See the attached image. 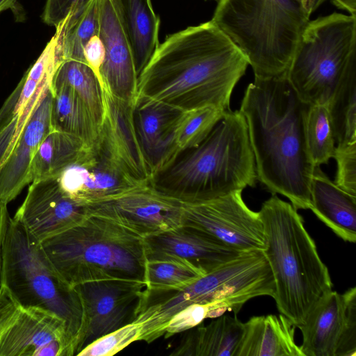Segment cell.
Segmentation results:
<instances>
[{"instance_id":"e0dca14e","label":"cell","mask_w":356,"mask_h":356,"mask_svg":"<svg viewBox=\"0 0 356 356\" xmlns=\"http://www.w3.org/2000/svg\"><path fill=\"white\" fill-rule=\"evenodd\" d=\"M0 356H67L64 321L41 308L20 307L0 338Z\"/></svg>"},{"instance_id":"3957f363","label":"cell","mask_w":356,"mask_h":356,"mask_svg":"<svg viewBox=\"0 0 356 356\" xmlns=\"http://www.w3.org/2000/svg\"><path fill=\"white\" fill-rule=\"evenodd\" d=\"M257 180L245 119L228 110L202 143L179 152L149 184L181 202H198L254 187Z\"/></svg>"},{"instance_id":"30bf717a","label":"cell","mask_w":356,"mask_h":356,"mask_svg":"<svg viewBox=\"0 0 356 356\" xmlns=\"http://www.w3.org/2000/svg\"><path fill=\"white\" fill-rule=\"evenodd\" d=\"M145 286L143 282L123 279L94 280L75 286L83 309L77 354L100 337L134 323Z\"/></svg>"},{"instance_id":"e575fe53","label":"cell","mask_w":356,"mask_h":356,"mask_svg":"<svg viewBox=\"0 0 356 356\" xmlns=\"http://www.w3.org/2000/svg\"><path fill=\"white\" fill-rule=\"evenodd\" d=\"M334 159L337 165L334 183L356 196V142L337 145Z\"/></svg>"},{"instance_id":"f546056e","label":"cell","mask_w":356,"mask_h":356,"mask_svg":"<svg viewBox=\"0 0 356 356\" xmlns=\"http://www.w3.org/2000/svg\"><path fill=\"white\" fill-rule=\"evenodd\" d=\"M327 107L336 146L356 142V71L346 77Z\"/></svg>"},{"instance_id":"b9f144b4","label":"cell","mask_w":356,"mask_h":356,"mask_svg":"<svg viewBox=\"0 0 356 356\" xmlns=\"http://www.w3.org/2000/svg\"><path fill=\"white\" fill-rule=\"evenodd\" d=\"M310 17L326 0H296ZM331 1V0H330Z\"/></svg>"},{"instance_id":"ab89813d","label":"cell","mask_w":356,"mask_h":356,"mask_svg":"<svg viewBox=\"0 0 356 356\" xmlns=\"http://www.w3.org/2000/svg\"><path fill=\"white\" fill-rule=\"evenodd\" d=\"M17 118L6 108H0V165L13 139Z\"/></svg>"},{"instance_id":"277c9868","label":"cell","mask_w":356,"mask_h":356,"mask_svg":"<svg viewBox=\"0 0 356 356\" xmlns=\"http://www.w3.org/2000/svg\"><path fill=\"white\" fill-rule=\"evenodd\" d=\"M259 213L265 233L262 252L275 287L273 298L280 313L298 327L317 301L332 290L329 270L291 204L273 194Z\"/></svg>"},{"instance_id":"ba28073f","label":"cell","mask_w":356,"mask_h":356,"mask_svg":"<svg viewBox=\"0 0 356 356\" xmlns=\"http://www.w3.org/2000/svg\"><path fill=\"white\" fill-rule=\"evenodd\" d=\"M355 71L356 15L332 13L308 22L286 76L302 102L327 105Z\"/></svg>"},{"instance_id":"8fae6325","label":"cell","mask_w":356,"mask_h":356,"mask_svg":"<svg viewBox=\"0 0 356 356\" xmlns=\"http://www.w3.org/2000/svg\"><path fill=\"white\" fill-rule=\"evenodd\" d=\"M298 328L304 356H355L356 288L323 296Z\"/></svg>"},{"instance_id":"9a60e30c","label":"cell","mask_w":356,"mask_h":356,"mask_svg":"<svg viewBox=\"0 0 356 356\" xmlns=\"http://www.w3.org/2000/svg\"><path fill=\"white\" fill-rule=\"evenodd\" d=\"M99 31L105 48L99 70L102 88L113 96L135 104L138 75L132 49L114 0H98Z\"/></svg>"},{"instance_id":"8d00e7d4","label":"cell","mask_w":356,"mask_h":356,"mask_svg":"<svg viewBox=\"0 0 356 356\" xmlns=\"http://www.w3.org/2000/svg\"><path fill=\"white\" fill-rule=\"evenodd\" d=\"M91 0H47L42 20L48 25L56 26L67 16L76 17Z\"/></svg>"},{"instance_id":"d6a6232c","label":"cell","mask_w":356,"mask_h":356,"mask_svg":"<svg viewBox=\"0 0 356 356\" xmlns=\"http://www.w3.org/2000/svg\"><path fill=\"white\" fill-rule=\"evenodd\" d=\"M205 273L195 266L174 259L147 260L145 282L151 289H173L195 282Z\"/></svg>"},{"instance_id":"836d02e7","label":"cell","mask_w":356,"mask_h":356,"mask_svg":"<svg viewBox=\"0 0 356 356\" xmlns=\"http://www.w3.org/2000/svg\"><path fill=\"white\" fill-rule=\"evenodd\" d=\"M140 326L132 323L97 339L83 348L78 356H112L138 341Z\"/></svg>"},{"instance_id":"d4e9b609","label":"cell","mask_w":356,"mask_h":356,"mask_svg":"<svg viewBox=\"0 0 356 356\" xmlns=\"http://www.w3.org/2000/svg\"><path fill=\"white\" fill-rule=\"evenodd\" d=\"M130 43L139 76L159 45V17L151 0H114Z\"/></svg>"},{"instance_id":"2e32d148","label":"cell","mask_w":356,"mask_h":356,"mask_svg":"<svg viewBox=\"0 0 356 356\" xmlns=\"http://www.w3.org/2000/svg\"><path fill=\"white\" fill-rule=\"evenodd\" d=\"M104 115L99 139L122 168L142 185L149 184L153 169L137 136L134 120V105L120 99L102 88Z\"/></svg>"},{"instance_id":"5b68a950","label":"cell","mask_w":356,"mask_h":356,"mask_svg":"<svg viewBox=\"0 0 356 356\" xmlns=\"http://www.w3.org/2000/svg\"><path fill=\"white\" fill-rule=\"evenodd\" d=\"M70 287L108 279L145 282L143 237L108 218L90 213L80 224L42 242Z\"/></svg>"},{"instance_id":"603a6c76","label":"cell","mask_w":356,"mask_h":356,"mask_svg":"<svg viewBox=\"0 0 356 356\" xmlns=\"http://www.w3.org/2000/svg\"><path fill=\"white\" fill-rule=\"evenodd\" d=\"M62 62L58 35L55 33L38 58L19 81L21 90L14 111L17 118L16 129L3 161L13 149L26 123L51 88L54 76Z\"/></svg>"},{"instance_id":"ee69618b","label":"cell","mask_w":356,"mask_h":356,"mask_svg":"<svg viewBox=\"0 0 356 356\" xmlns=\"http://www.w3.org/2000/svg\"><path fill=\"white\" fill-rule=\"evenodd\" d=\"M17 0H0V13L16 7Z\"/></svg>"},{"instance_id":"f1b7e54d","label":"cell","mask_w":356,"mask_h":356,"mask_svg":"<svg viewBox=\"0 0 356 356\" xmlns=\"http://www.w3.org/2000/svg\"><path fill=\"white\" fill-rule=\"evenodd\" d=\"M99 31L98 0H91L74 18L67 16L56 26L58 45L63 60L85 63L83 48L90 38Z\"/></svg>"},{"instance_id":"4fadbf2b","label":"cell","mask_w":356,"mask_h":356,"mask_svg":"<svg viewBox=\"0 0 356 356\" xmlns=\"http://www.w3.org/2000/svg\"><path fill=\"white\" fill-rule=\"evenodd\" d=\"M89 207L90 213L111 219L143 238L181 225V202L149 184Z\"/></svg>"},{"instance_id":"8992f818","label":"cell","mask_w":356,"mask_h":356,"mask_svg":"<svg viewBox=\"0 0 356 356\" xmlns=\"http://www.w3.org/2000/svg\"><path fill=\"white\" fill-rule=\"evenodd\" d=\"M211 19L238 47L254 78L286 73L310 17L296 0H217Z\"/></svg>"},{"instance_id":"ac0fdd59","label":"cell","mask_w":356,"mask_h":356,"mask_svg":"<svg viewBox=\"0 0 356 356\" xmlns=\"http://www.w3.org/2000/svg\"><path fill=\"white\" fill-rule=\"evenodd\" d=\"M143 241L147 260H178L205 274L243 252L184 225L145 236Z\"/></svg>"},{"instance_id":"60d3db41","label":"cell","mask_w":356,"mask_h":356,"mask_svg":"<svg viewBox=\"0 0 356 356\" xmlns=\"http://www.w3.org/2000/svg\"><path fill=\"white\" fill-rule=\"evenodd\" d=\"M7 204L6 202L0 201V270L1 262V248L7 225L10 219L8 211Z\"/></svg>"},{"instance_id":"44dd1931","label":"cell","mask_w":356,"mask_h":356,"mask_svg":"<svg viewBox=\"0 0 356 356\" xmlns=\"http://www.w3.org/2000/svg\"><path fill=\"white\" fill-rule=\"evenodd\" d=\"M310 209L345 241H356V196L346 192L314 167L310 186Z\"/></svg>"},{"instance_id":"83f0119b","label":"cell","mask_w":356,"mask_h":356,"mask_svg":"<svg viewBox=\"0 0 356 356\" xmlns=\"http://www.w3.org/2000/svg\"><path fill=\"white\" fill-rule=\"evenodd\" d=\"M59 84L68 86L77 94L100 127L104 115L103 90L90 67L79 60H64L56 70L51 86Z\"/></svg>"},{"instance_id":"74e56055","label":"cell","mask_w":356,"mask_h":356,"mask_svg":"<svg viewBox=\"0 0 356 356\" xmlns=\"http://www.w3.org/2000/svg\"><path fill=\"white\" fill-rule=\"evenodd\" d=\"M20 307L9 292L0 286V338L15 321Z\"/></svg>"},{"instance_id":"ffe728a7","label":"cell","mask_w":356,"mask_h":356,"mask_svg":"<svg viewBox=\"0 0 356 356\" xmlns=\"http://www.w3.org/2000/svg\"><path fill=\"white\" fill-rule=\"evenodd\" d=\"M181 113L165 104L144 99H137L134 104L136 131L154 176L177 156L172 131Z\"/></svg>"},{"instance_id":"7a4b0ae2","label":"cell","mask_w":356,"mask_h":356,"mask_svg":"<svg viewBox=\"0 0 356 356\" xmlns=\"http://www.w3.org/2000/svg\"><path fill=\"white\" fill-rule=\"evenodd\" d=\"M309 106L298 98L285 73L254 78L239 109L246 121L257 180L272 194L287 197L296 210L311 207L314 166L305 138Z\"/></svg>"},{"instance_id":"484cf974","label":"cell","mask_w":356,"mask_h":356,"mask_svg":"<svg viewBox=\"0 0 356 356\" xmlns=\"http://www.w3.org/2000/svg\"><path fill=\"white\" fill-rule=\"evenodd\" d=\"M52 104L51 129L74 136L90 146L97 141L99 127L87 106L68 86H51Z\"/></svg>"},{"instance_id":"d6986e66","label":"cell","mask_w":356,"mask_h":356,"mask_svg":"<svg viewBox=\"0 0 356 356\" xmlns=\"http://www.w3.org/2000/svg\"><path fill=\"white\" fill-rule=\"evenodd\" d=\"M51 88L26 123L13 149L0 165V201L8 204L31 183L33 159L42 140L52 131Z\"/></svg>"},{"instance_id":"4dcf8cb0","label":"cell","mask_w":356,"mask_h":356,"mask_svg":"<svg viewBox=\"0 0 356 356\" xmlns=\"http://www.w3.org/2000/svg\"><path fill=\"white\" fill-rule=\"evenodd\" d=\"M225 111L213 106L181 111L172 131L173 145L177 155L202 143Z\"/></svg>"},{"instance_id":"f35d334b","label":"cell","mask_w":356,"mask_h":356,"mask_svg":"<svg viewBox=\"0 0 356 356\" xmlns=\"http://www.w3.org/2000/svg\"><path fill=\"white\" fill-rule=\"evenodd\" d=\"M83 57L85 63L94 71L100 81L99 70L105 58V48L98 33L92 35L86 44Z\"/></svg>"},{"instance_id":"9c48e42d","label":"cell","mask_w":356,"mask_h":356,"mask_svg":"<svg viewBox=\"0 0 356 356\" xmlns=\"http://www.w3.org/2000/svg\"><path fill=\"white\" fill-rule=\"evenodd\" d=\"M181 203V225L197 229L241 252L265 248L264 227L259 213L246 205L242 191L209 200Z\"/></svg>"},{"instance_id":"5bb4252c","label":"cell","mask_w":356,"mask_h":356,"mask_svg":"<svg viewBox=\"0 0 356 356\" xmlns=\"http://www.w3.org/2000/svg\"><path fill=\"white\" fill-rule=\"evenodd\" d=\"M89 214V205L66 195L51 177L30 184L13 218L42 243L80 224Z\"/></svg>"},{"instance_id":"7bdbcfd3","label":"cell","mask_w":356,"mask_h":356,"mask_svg":"<svg viewBox=\"0 0 356 356\" xmlns=\"http://www.w3.org/2000/svg\"><path fill=\"white\" fill-rule=\"evenodd\" d=\"M338 8L346 10L350 15H356V0H331Z\"/></svg>"},{"instance_id":"6da1fadb","label":"cell","mask_w":356,"mask_h":356,"mask_svg":"<svg viewBox=\"0 0 356 356\" xmlns=\"http://www.w3.org/2000/svg\"><path fill=\"white\" fill-rule=\"evenodd\" d=\"M248 65L211 20L190 26L159 44L138 76L137 99L181 111L205 106L230 110L233 90Z\"/></svg>"},{"instance_id":"52a82bcc","label":"cell","mask_w":356,"mask_h":356,"mask_svg":"<svg viewBox=\"0 0 356 356\" xmlns=\"http://www.w3.org/2000/svg\"><path fill=\"white\" fill-rule=\"evenodd\" d=\"M0 286L20 307L50 312L65 323L67 356L76 355L83 325L78 293L61 279L42 243L10 218L1 248Z\"/></svg>"},{"instance_id":"d590c367","label":"cell","mask_w":356,"mask_h":356,"mask_svg":"<svg viewBox=\"0 0 356 356\" xmlns=\"http://www.w3.org/2000/svg\"><path fill=\"white\" fill-rule=\"evenodd\" d=\"M212 318V306L209 304H193L175 314L165 329V338L187 331Z\"/></svg>"},{"instance_id":"7402d4cb","label":"cell","mask_w":356,"mask_h":356,"mask_svg":"<svg viewBox=\"0 0 356 356\" xmlns=\"http://www.w3.org/2000/svg\"><path fill=\"white\" fill-rule=\"evenodd\" d=\"M296 327L282 314L253 316L244 323L237 356H304L295 340Z\"/></svg>"},{"instance_id":"cb8c5ba5","label":"cell","mask_w":356,"mask_h":356,"mask_svg":"<svg viewBox=\"0 0 356 356\" xmlns=\"http://www.w3.org/2000/svg\"><path fill=\"white\" fill-rule=\"evenodd\" d=\"M243 330L244 323L236 317L222 315L187 330L170 355L237 356Z\"/></svg>"},{"instance_id":"f6af8a7d","label":"cell","mask_w":356,"mask_h":356,"mask_svg":"<svg viewBox=\"0 0 356 356\" xmlns=\"http://www.w3.org/2000/svg\"><path fill=\"white\" fill-rule=\"evenodd\" d=\"M204 1H210V0H204ZM215 1H217V0H215Z\"/></svg>"},{"instance_id":"1f68e13d","label":"cell","mask_w":356,"mask_h":356,"mask_svg":"<svg viewBox=\"0 0 356 356\" xmlns=\"http://www.w3.org/2000/svg\"><path fill=\"white\" fill-rule=\"evenodd\" d=\"M305 138L314 167L334 158L336 142L327 105H309L305 120Z\"/></svg>"},{"instance_id":"4316f807","label":"cell","mask_w":356,"mask_h":356,"mask_svg":"<svg viewBox=\"0 0 356 356\" xmlns=\"http://www.w3.org/2000/svg\"><path fill=\"white\" fill-rule=\"evenodd\" d=\"M87 145L80 138L52 130L40 145L31 165V182L56 177L80 156Z\"/></svg>"},{"instance_id":"7c38bea8","label":"cell","mask_w":356,"mask_h":356,"mask_svg":"<svg viewBox=\"0 0 356 356\" xmlns=\"http://www.w3.org/2000/svg\"><path fill=\"white\" fill-rule=\"evenodd\" d=\"M55 177L66 195L87 205L114 200L143 186L126 173L99 138Z\"/></svg>"}]
</instances>
